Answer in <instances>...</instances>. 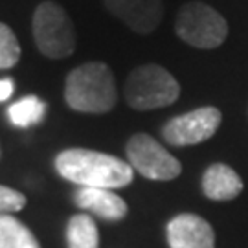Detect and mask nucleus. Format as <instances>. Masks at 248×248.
<instances>
[{"label": "nucleus", "mask_w": 248, "mask_h": 248, "mask_svg": "<svg viewBox=\"0 0 248 248\" xmlns=\"http://www.w3.org/2000/svg\"><path fill=\"white\" fill-rule=\"evenodd\" d=\"M20 59V46L13 30L0 22V70L13 68Z\"/></svg>", "instance_id": "obj_15"}, {"label": "nucleus", "mask_w": 248, "mask_h": 248, "mask_svg": "<svg viewBox=\"0 0 248 248\" xmlns=\"http://www.w3.org/2000/svg\"><path fill=\"white\" fill-rule=\"evenodd\" d=\"M55 169L62 178L81 187H116L133 182L134 169L129 162L92 149H64L55 156Z\"/></svg>", "instance_id": "obj_1"}, {"label": "nucleus", "mask_w": 248, "mask_h": 248, "mask_svg": "<svg viewBox=\"0 0 248 248\" xmlns=\"http://www.w3.org/2000/svg\"><path fill=\"white\" fill-rule=\"evenodd\" d=\"M175 33L193 48L213 50L226 41L228 22L212 6L204 2H187L178 9Z\"/></svg>", "instance_id": "obj_5"}, {"label": "nucleus", "mask_w": 248, "mask_h": 248, "mask_svg": "<svg viewBox=\"0 0 248 248\" xmlns=\"http://www.w3.org/2000/svg\"><path fill=\"white\" fill-rule=\"evenodd\" d=\"M76 202L105 221H122L127 215V202L114 191L103 187H81L76 193Z\"/></svg>", "instance_id": "obj_10"}, {"label": "nucleus", "mask_w": 248, "mask_h": 248, "mask_svg": "<svg viewBox=\"0 0 248 248\" xmlns=\"http://www.w3.org/2000/svg\"><path fill=\"white\" fill-rule=\"evenodd\" d=\"M202 191L212 201H232L243 191V180L230 166L213 164L204 171Z\"/></svg>", "instance_id": "obj_11"}, {"label": "nucleus", "mask_w": 248, "mask_h": 248, "mask_svg": "<svg viewBox=\"0 0 248 248\" xmlns=\"http://www.w3.org/2000/svg\"><path fill=\"white\" fill-rule=\"evenodd\" d=\"M64 99L70 108L87 114H105L118 101L114 74L101 61L85 62L68 74Z\"/></svg>", "instance_id": "obj_2"}, {"label": "nucleus", "mask_w": 248, "mask_h": 248, "mask_svg": "<svg viewBox=\"0 0 248 248\" xmlns=\"http://www.w3.org/2000/svg\"><path fill=\"white\" fill-rule=\"evenodd\" d=\"M33 39L39 52L50 59L70 57L76 50V28L68 13L53 0H45L33 13Z\"/></svg>", "instance_id": "obj_3"}, {"label": "nucleus", "mask_w": 248, "mask_h": 248, "mask_svg": "<svg viewBox=\"0 0 248 248\" xmlns=\"http://www.w3.org/2000/svg\"><path fill=\"white\" fill-rule=\"evenodd\" d=\"M26 206V197L13 187L0 184V215H11Z\"/></svg>", "instance_id": "obj_16"}, {"label": "nucleus", "mask_w": 248, "mask_h": 248, "mask_svg": "<svg viewBox=\"0 0 248 248\" xmlns=\"http://www.w3.org/2000/svg\"><path fill=\"white\" fill-rule=\"evenodd\" d=\"M171 248H215L212 224L195 213H180L168 222Z\"/></svg>", "instance_id": "obj_9"}, {"label": "nucleus", "mask_w": 248, "mask_h": 248, "mask_svg": "<svg viewBox=\"0 0 248 248\" xmlns=\"http://www.w3.org/2000/svg\"><path fill=\"white\" fill-rule=\"evenodd\" d=\"M124 94L129 107L136 110H151L175 103L180 96V85L166 68L158 64H143L129 74Z\"/></svg>", "instance_id": "obj_4"}, {"label": "nucleus", "mask_w": 248, "mask_h": 248, "mask_svg": "<svg viewBox=\"0 0 248 248\" xmlns=\"http://www.w3.org/2000/svg\"><path fill=\"white\" fill-rule=\"evenodd\" d=\"M105 8L136 33L149 35L164 18L162 0H103Z\"/></svg>", "instance_id": "obj_8"}, {"label": "nucleus", "mask_w": 248, "mask_h": 248, "mask_svg": "<svg viewBox=\"0 0 248 248\" xmlns=\"http://www.w3.org/2000/svg\"><path fill=\"white\" fill-rule=\"evenodd\" d=\"M13 89H15V85H13V79H0V101H6L8 98H11V94H13Z\"/></svg>", "instance_id": "obj_17"}, {"label": "nucleus", "mask_w": 248, "mask_h": 248, "mask_svg": "<svg viewBox=\"0 0 248 248\" xmlns=\"http://www.w3.org/2000/svg\"><path fill=\"white\" fill-rule=\"evenodd\" d=\"M0 248H41L24 222L13 215H0Z\"/></svg>", "instance_id": "obj_13"}, {"label": "nucleus", "mask_w": 248, "mask_h": 248, "mask_svg": "<svg viewBox=\"0 0 248 248\" xmlns=\"http://www.w3.org/2000/svg\"><path fill=\"white\" fill-rule=\"evenodd\" d=\"M127 158L131 168L151 180H173L182 173V166L153 136L138 133L127 142Z\"/></svg>", "instance_id": "obj_6"}, {"label": "nucleus", "mask_w": 248, "mask_h": 248, "mask_svg": "<svg viewBox=\"0 0 248 248\" xmlns=\"http://www.w3.org/2000/svg\"><path fill=\"white\" fill-rule=\"evenodd\" d=\"M222 114L215 107H201L191 112L177 116L164 125L162 134L169 145L187 147L210 140L221 125Z\"/></svg>", "instance_id": "obj_7"}, {"label": "nucleus", "mask_w": 248, "mask_h": 248, "mask_svg": "<svg viewBox=\"0 0 248 248\" xmlns=\"http://www.w3.org/2000/svg\"><path fill=\"white\" fill-rule=\"evenodd\" d=\"M45 114L46 103L41 98H37V96L20 98L13 105L8 107L9 122L15 127H20V129H26V127H31V125H37L39 122H43Z\"/></svg>", "instance_id": "obj_14"}, {"label": "nucleus", "mask_w": 248, "mask_h": 248, "mask_svg": "<svg viewBox=\"0 0 248 248\" xmlns=\"http://www.w3.org/2000/svg\"><path fill=\"white\" fill-rule=\"evenodd\" d=\"M66 243L68 248H98L99 233L94 219L87 213L70 217L66 224Z\"/></svg>", "instance_id": "obj_12"}]
</instances>
